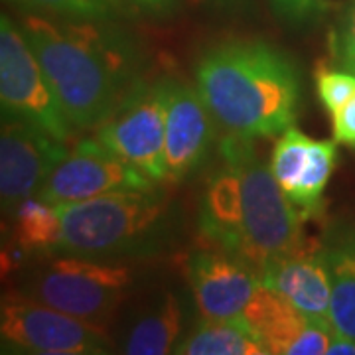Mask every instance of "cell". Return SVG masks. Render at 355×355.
Wrapping results in <instances>:
<instances>
[{
	"label": "cell",
	"mask_w": 355,
	"mask_h": 355,
	"mask_svg": "<svg viewBox=\"0 0 355 355\" xmlns=\"http://www.w3.org/2000/svg\"><path fill=\"white\" fill-rule=\"evenodd\" d=\"M0 338L4 352L20 354L101 355L111 347L103 324L65 314L26 294L4 296Z\"/></svg>",
	"instance_id": "obj_7"
},
{
	"label": "cell",
	"mask_w": 355,
	"mask_h": 355,
	"mask_svg": "<svg viewBox=\"0 0 355 355\" xmlns=\"http://www.w3.org/2000/svg\"><path fill=\"white\" fill-rule=\"evenodd\" d=\"M182 322L184 316L178 296L166 292L160 302L130 328L123 352L128 355L174 354L182 336Z\"/></svg>",
	"instance_id": "obj_17"
},
{
	"label": "cell",
	"mask_w": 355,
	"mask_h": 355,
	"mask_svg": "<svg viewBox=\"0 0 355 355\" xmlns=\"http://www.w3.org/2000/svg\"><path fill=\"white\" fill-rule=\"evenodd\" d=\"M253 140L233 132L221 140V166L203 188L198 219L207 241L261 279L266 266L306 241V219L280 190Z\"/></svg>",
	"instance_id": "obj_1"
},
{
	"label": "cell",
	"mask_w": 355,
	"mask_h": 355,
	"mask_svg": "<svg viewBox=\"0 0 355 355\" xmlns=\"http://www.w3.org/2000/svg\"><path fill=\"white\" fill-rule=\"evenodd\" d=\"M217 121L198 89L170 79L166 111V182H182L207 160Z\"/></svg>",
	"instance_id": "obj_11"
},
{
	"label": "cell",
	"mask_w": 355,
	"mask_h": 355,
	"mask_svg": "<svg viewBox=\"0 0 355 355\" xmlns=\"http://www.w3.org/2000/svg\"><path fill=\"white\" fill-rule=\"evenodd\" d=\"M130 6L135 12L148 16V18H164L176 10L178 0H121Z\"/></svg>",
	"instance_id": "obj_26"
},
{
	"label": "cell",
	"mask_w": 355,
	"mask_h": 355,
	"mask_svg": "<svg viewBox=\"0 0 355 355\" xmlns=\"http://www.w3.org/2000/svg\"><path fill=\"white\" fill-rule=\"evenodd\" d=\"M14 239L20 251L30 254H58L60 251V209L58 205L32 196L14 214Z\"/></svg>",
	"instance_id": "obj_18"
},
{
	"label": "cell",
	"mask_w": 355,
	"mask_h": 355,
	"mask_svg": "<svg viewBox=\"0 0 355 355\" xmlns=\"http://www.w3.org/2000/svg\"><path fill=\"white\" fill-rule=\"evenodd\" d=\"M334 121V140L355 148V93L340 111L331 114Z\"/></svg>",
	"instance_id": "obj_24"
},
{
	"label": "cell",
	"mask_w": 355,
	"mask_h": 355,
	"mask_svg": "<svg viewBox=\"0 0 355 355\" xmlns=\"http://www.w3.org/2000/svg\"><path fill=\"white\" fill-rule=\"evenodd\" d=\"M310 146H312V139L306 137L296 127L284 130L275 144V150L270 156V172L286 198H291L304 174Z\"/></svg>",
	"instance_id": "obj_20"
},
{
	"label": "cell",
	"mask_w": 355,
	"mask_h": 355,
	"mask_svg": "<svg viewBox=\"0 0 355 355\" xmlns=\"http://www.w3.org/2000/svg\"><path fill=\"white\" fill-rule=\"evenodd\" d=\"M331 275L330 324L355 340V229L340 231L326 243Z\"/></svg>",
	"instance_id": "obj_16"
},
{
	"label": "cell",
	"mask_w": 355,
	"mask_h": 355,
	"mask_svg": "<svg viewBox=\"0 0 355 355\" xmlns=\"http://www.w3.org/2000/svg\"><path fill=\"white\" fill-rule=\"evenodd\" d=\"M338 58L345 69L355 73V0L349 2L338 32Z\"/></svg>",
	"instance_id": "obj_23"
},
{
	"label": "cell",
	"mask_w": 355,
	"mask_h": 355,
	"mask_svg": "<svg viewBox=\"0 0 355 355\" xmlns=\"http://www.w3.org/2000/svg\"><path fill=\"white\" fill-rule=\"evenodd\" d=\"M69 153L67 142L26 121L2 116L0 130V203L4 216L36 196L55 166Z\"/></svg>",
	"instance_id": "obj_10"
},
{
	"label": "cell",
	"mask_w": 355,
	"mask_h": 355,
	"mask_svg": "<svg viewBox=\"0 0 355 355\" xmlns=\"http://www.w3.org/2000/svg\"><path fill=\"white\" fill-rule=\"evenodd\" d=\"M156 182L142 174L119 154L109 150L97 139H83L55 170L48 182L36 193L42 200L64 205L93 200L99 196L128 190H154Z\"/></svg>",
	"instance_id": "obj_9"
},
{
	"label": "cell",
	"mask_w": 355,
	"mask_h": 355,
	"mask_svg": "<svg viewBox=\"0 0 355 355\" xmlns=\"http://www.w3.org/2000/svg\"><path fill=\"white\" fill-rule=\"evenodd\" d=\"M336 160H338L336 140L312 139L304 174L300 178L296 190L292 191V196L288 198L304 219L322 214V198L334 174Z\"/></svg>",
	"instance_id": "obj_19"
},
{
	"label": "cell",
	"mask_w": 355,
	"mask_h": 355,
	"mask_svg": "<svg viewBox=\"0 0 355 355\" xmlns=\"http://www.w3.org/2000/svg\"><path fill=\"white\" fill-rule=\"evenodd\" d=\"M261 282L308 318L330 324L331 275L326 243L306 239L298 249L266 266Z\"/></svg>",
	"instance_id": "obj_14"
},
{
	"label": "cell",
	"mask_w": 355,
	"mask_h": 355,
	"mask_svg": "<svg viewBox=\"0 0 355 355\" xmlns=\"http://www.w3.org/2000/svg\"><path fill=\"white\" fill-rule=\"evenodd\" d=\"M270 4L280 18L288 20L292 24H300L310 20L314 8L318 6V0H270Z\"/></svg>",
	"instance_id": "obj_25"
},
{
	"label": "cell",
	"mask_w": 355,
	"mask_h": 355,
	"mask_svg": "<svg viewBox=\"0 0 355 355\" xmlns=\"http://www.w3.org/2000/svg\"><path fill=\"white\" fill-rule=\"evenodd\" d=\"M243 318L261 336L270 355H328L331 324L308 318L266 284L259 286Z\"/></svg>",
	"instance_id": "obj_13"
},
{
	"label": "cell",
	"mask_w": 355,
	"mask_h": 355,
	"mask_svg": "<svg viewBox=\"0 0 355 355\" xmlns=\"http://www.w3.org/2000/svg\"><path fill=\"white\" fill-rule=\"evenodd\" d=\"M196 4H203V6H214V8H231L241 0H193Z\"/></svg>",
	"instance_id": "obj_28"
},
{
	"label": "cell",
	"mask_w": 355,
	"mask_h": 355,
	"mask_svg": "<svg viewBox=\"0 0 355 355\" xmlns=\"http://www.w3.org/2000/svg\"><path fill=\"white\" fill-rule=\"evenodd\" d=\"M178 355H270L261 336L245 318L202 320L188 338L180 340Z\"/></svg>",
	"instance_id": "obj_15"
},
{
	"label": "cell",
	"mask_w": 355,
	"mask_h": 355,
	"mask_svg": "<svg viewBox=\"0 0 355 355\" xmlns=\"http://www.w3.org/2000/svg\"><path fill=\"white\" fill-rule=\"evenodd\" d=\"M0 99L2 116L26 121L62 142H71L76 137L77 130L71 127L20 24L6 14L0 18Z\"/></svg>",
	"instance_id": "obj_6"
},
{
	"label": "cell",
	"mask_w": 355,
	"mask_h": 355,
	"mask_svg": "<svg viewBox=\"0 0 355 355\" xmlns=\"http://www.w3.org/2000/svg\"><path fill=\"white\" fill-rule=\"evenodd\" d=\"M188 279L202 320L243 318L263 284L251 266L219 249L191 254Z\"/></svg>",
	"instance_id": "obj_12"
},
{
	"label": "cell",
	"mask_w": 355,
	"mask_h": 355,
	"mask_svg": "<svg viewBox=\"0 0 355 355\" xmlns=\"http://www.w3.org/2000/svg\"><path fill=\"white\" fill-rule=\"evenodd\" d=\"M60 253L123 259L150 253L166 231L168 203L156 190H128L58 205Z\"/></svg>",
	"instance_id": "obj_4"
},
{
	"label": "cell",
	"mask_w": 355,
	"mask_h": 355,
	"mask_svg": "<svg viewBox=\"0 0 355 355\" xmlns=\"http://www.w3.org/2000/svg\"><path fill=\"white\" fill-rule=\"evenodd\" d=\"M196 85L219 127L249 139L294 127L300 101L296 65L261 40H231L203 51Z\"/></svg>",
	"instance_id": "obj_3"
},
{
	"label": "cell",
	"mask_w": 355,
	"mask_h": 355,
	"mask_svg": "<svg viewBox=\"0 0 355 355\" xmlns=\"http://www.w3.org/2000/svg\"><path fill=\"white\" fill-rule=\"evenodd\" d=\"M132 284L130 268L111 259L53 254L30 272L22 294L65 314L103 324Z\"/></svg>",
	"instance_id": "obj_5"
},
{
	"label": "cell",
	"mask_w": 355,
	"mask_h": 355,
	"mask_svg": "<svg viewBox=\"0 0 355 355\" xmlns=\"http://www.w3.org/2000/svg\"><path fill=\"white\" fill-rule=\"evenodd\" d=\"M26 12L46 14L71 20H109L114 14V0H10Z\"/></svg>",
	"instance_id": "obj_21"
},
{
	"label": "cell",
	"mask_w": 355,
	"mask_h": 355,
	"mask_svg": "<svg viewBox=\"0 0 355 355\" xmlns=\"http://www.w3.org/2000/svg\"><path fill=\"white\" fill-rule=\"evenodd\" d=\"M318 99L322 107L334 114L340 111L355 93V73L349 69L320 67L316 73Z\"/></svg>",
	"instance_id": "obj_22"
},
{
	"label": "cell",
	"mask_w": 355,
	"mask_h": 355,
	"mask_svg": "<svg viewBox=\"0 0 355 355\" xmlns=\"http://www.w3.org/2000/svg\"><path fill=\"white\" fill-rule=\"evenodd\" d=\"M170 79L139 81L95 128V139L156 184L166 182V111Z\"/></svg>",
	"instance_id": "obj_8"
},
{
	"label": "cell",
	"mask_w": 355,
	"mask_h": 355,
	"mask_svg": "<svg viewBox=\"0 0 355 355\" xmlns=\"http://www.w3.org/2000/svg\"><path fill=\"white\" fill-rule=\"evenodd\" d=\"M328 355H355V340L334 331L330 347H328Z\"/></svg>",
	"instance_id": "obj_27"
},
{
	"label": "cell",
	"mask_w": 355,
	"mask_h": 355,
	"mask_svg": "<svg viewBox=\"0 0 355 355\" xmlns=\"http://www.w3.org/2000/svg\"><path fill=\"white\" fill-rule=\"evenodd\" d=\"M18 24L76 130L99 127L140 81L139 48L105 20L26 12Z\"/></svg>",
	"instance_id": "obj_2"
}]
</instances>
